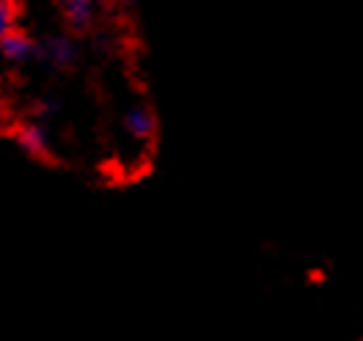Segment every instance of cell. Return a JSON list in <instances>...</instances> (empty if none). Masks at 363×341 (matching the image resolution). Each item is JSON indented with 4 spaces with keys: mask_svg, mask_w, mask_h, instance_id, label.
Wrapping results in <instances>:
<instances>
[{
    "mask_svg": "<svg viewBox=\"0 0 363 341\" xmlns=\"http://www.w3.org/2000/svg\"><path fill=\"white\" fill-rule=\"evenodd\" d=\"M11 140L25 157L30 160H52L55 155V135H52L50 121L45 118L28 116L23 121H17L11 127Z\"/></svg>",
    "mask_w": 363,
    "mask_h": 341,
    "instance_id": "obj_1",
    "label": "cell"
},
{
    "mask_svg": "<svg viewBox=\"0 0 363 341\" xmlns=\"http://www.w3.org/2000/svg\"><path fill=\"white\" fill-rule=\"evenodd\" d=\"M80 55H83V47L77 42V36L69 30H55L45 39H39L36 64L52 69V72H72L80 64Z\"/></svg>",
    "mask_w": 363,
    "mask_h": 341,
    "instance_id": "obj_2",
    "label": "cell"
},
{
    "mask_svg": "<svg viewBox=\"0 0 363 341\" xmlns=\"http://www.w3.org/2000/svg\"><path fill=\"white\" fill-rule=\"evenodd\" d=\"M58 11H61V23L69 33L86 36L99 23L102 0H58Z\"/></svg>",
    "mask_w": 363,
    "mask_h": 341,
    "instance_id": "obj_3",
    "label": "cell"
},
{
    "mask_svg": "<svg viewBox=\"0 0 363 341\" xmlns=\"http://www.w3.org/2000/svg\"><path fill=\"white\" fill-rule=\"evenodd\" d=\"M0 58L6 64H11V67L36 64V58H39V39L33 33L23 30V28H11L0 39Z\"/></svg>",
    "mask_w": 363,
    "mask_h": 341,
    "instance_id": "obj_4",
    "label": "cell"
},
{
    "mask_svg": "<svg viewBox=\"0 0 363 341\" xmlns=\"http://www.w3.org/2000/svg\"><path fill=\"white\" fill-rule=\"evenodd\" d=\"M121 127H124V133L138 140V143H152L155 138H157V113H155V108L149 105V102H135V105H130L124 116H121Z\"/></svg>",
    "mask_w": 363,
    "mask_h": 341,
    "instance_id": "obj_5",
    "label": "cell"
},
{
    "mask_svg": "<svg viewBox=\"0 0 363 341\" xmlns=\"http://www.w3.org/2000/svg\"><path fill=\"white\" fill-rule=\"evenodd\" d=\"M58 113H61V102H58L52 94H39V96H33L30 105H28V116H33V118L52 121Z\"/></svg>",
    "mask_w": 363,
    "mask_h": 341,
    "instance_id": "obj_6",
    "label": "cell"
},
{
    "mask_svg": "<svg viewBox=\"0 0 363 341\" xmlns=\"http://www.w3.org/2000/svg\"><path fill=\"white\" fill-rule=\"evenodd\" d=\"M17 23H20V6H17V0H0V39L11 28H17Z\"/></svg>",
    "mask_w": 363,
    "mask_h": 341,
    "instance_id": "obj_7",
    "label": "cell"
},
{
    "mask_svg": "<svg viewBox=\"0 0 363 341\" xmlns=\"http://www.w3.org/2000/svg\"><path fill=\"white\" fill-rule=\"evenodd\" d=\"M118 3V9H124V11H138V6H140V0H116Z\"/></svg>",
    "mask_w": 363,
    "mask_h": 341,
    "instance_id": "obj_8",
    "label": "cell"
}]
</instances>
